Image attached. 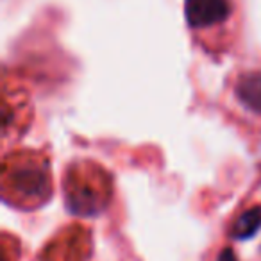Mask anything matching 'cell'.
<instances>
[{
  "mask_svg": "<svg viewBox=\"0 0 261 261\" xmlns=\"http://www.w3.org/2000/svg\"><path fill=\"white\" fill-rule=\"evenodd\" d=\"M261 229V206H254L250 210L243 211L238 220L232 224L231 236L234 240H249L256 236Z\"/></svg>",
  "mask_w": 261,
  "mask_h": 261,
  "instance_id": "cell-5",
  "label": "cell"
},
{
  "mask_svg": "<svg viewBox=\"0 0 261 261\" xmlns=\"http://www.w3.org/2000/svg\"><path fill=\"white\" fill-rule=\"evenodd\" d=\"M234 93L247 109L261 116V73L249 72L240 75V79L236 81Z\"/></svg>",
  "mask_w": 261,
  "mask_h": 261,
  "instance_id": "cell-4",
  "label": "cell"
},
{
  "mask_svg": "<svg viewBox=\"0 0 261 261\" xmlns=\"http://www.w3.org/2000/svg\"><path fill=\"white\" fill-rule=\"evenodd\" d=\"M186 22L193 29H206L225 22L231 15L229 0H185Z\"/></svg>",
  "mask_w": 261,
  "mask_h": 261,
  "instance_id": "cell-3",
  "label": "cell"
},
{
  "mask_svg": "<svg viewBox=\"0 0 261 261\" xmlns=\"http://www.w3.org/2000/svg\"><path fill=\"white\" fill-rule=\"evenodd\" d=\"M65 202L70 213L93 217L106 207L111 197V181L102 168L73 165L65 175Z\"/></svg>",
  "mask_w": 261,
  "mask_h": 261,
  "instance_id": "cell-1",
  "label": "cell"
},
{
  "mask_svg": "<svg viewBox=\"0 0 261 261\" xmlns=\"http://www.w3.org/2000/svg\"><path fill=\"white\" fill-rule=\"evenodd\" d=\"M218 261H238V259H236L234 250L227 247V249H224L220 254H218Z\"/></svg>",
  "mask_w": 261,
  "mask_h": 261,
  "instance_id": "cell-6",
  "label": "cell"
},
{
  "mask_svg": "<svg viewBox=\"0 0 261 261\" xmlns=\"http://www.w3.org/2000/svg\"><path fill=\"white\" fill-rule=\"evenodd\" d=\"M6 182L11 193L23 202H41L50 195V179L41 163L22 161L15 163L6 174Z\"/></svg>",
  "mask_w": 261,
  "mask_h": 261,
  "instance_id": "cell-2",
  "label": "cell"
}]
</instances>
